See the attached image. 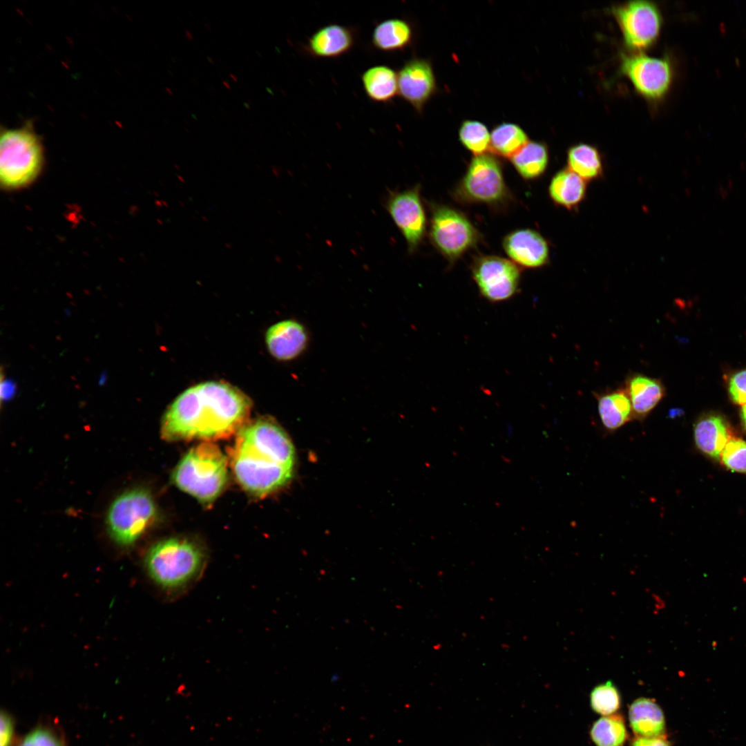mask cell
Here are the masks:
<instances>
[{"label": "cell", "mask_w": 746, "mask_h": 746, "mask_svg": "<svg viewBox=\"0 0 746 746\" xmlns=\"http://www.w3.org/2000/svg\"><path fill=\"white\" fill-rule=\"evenodd\" d=\"M363 90L372 102L388 104L399 95L398 75L386 65H376L367 68L361 76Z\"/></svg>", "instance_id": "obj_22"}, {"label": "cell", "mask_w": 746, "mask_h": 746, "mask_svg": "<svg viewBox=\"0 0 746 746\" xmlns=\"http://www.w3.org/2000/svg\"><path fill=\"white\" fill-rule=\"evenodd\" d=\"M728 392L734 403L742 405L746 403V369L737 371L730 376Z\"/></svg>", "instance_id": "obj_32"}, {"label": "cell", "mask_w": 746, "mask_h": 746, "mask_svg": "<svg viewBox=\"0 0 746 746\" xmlns=\"http://www.w3.org/2000/svg\"><path fill=\"white\" fill-rule=\"evenodd\" d=\"M629 718L637 736L655 737L664 735L665 719L660 706L652 699L640 698L630 706Z\"/></svg>", "instance_id": "obj_21"}, {"label": "cell", "mask_w": 746, "mask_h": 746, "mask_svg": "<svg viewBox=\"0 0 746 746\" xmlns=\"http://www.w3.org/2000/svg\"><path fill=\"white\" fill-rule=\"evenodd\" d=\"M250 399L222 381H207L182 392L166 410L161 435L167 441L226 439L247 423Z\"/></svg>", "instance_id": "obj_1"}, {"label": "cell", "mask_w": 746, "mask_h": 746, "mask_svg": "<svg viewBox=\"0 0 746 746\" xmlns=\"http://www.w3.org/2000/svg\"><path fill=\"white\" fill-rule=\"evenodd\" d=\"M720 460L727 469L746 474V442L734 436L725 446Z\"/></svg>", "instance_id": "obj_31"}, {"label": "cell", "mask_w": 746, "mask_h": 746, "mask_svg": "<svg viewBox=\"0 0 746 746\" xmlns=\"http://www.w3.org/2000/svg\"><path fill=\"white\" fill-rule=\"evenodd\" d=\"M621 72L630 80L641 95L651 100L662 98L672 80L670 62L664 58L649 57L641 53L624 55Z\"/></svg>", "instance_id": "obj_11"}, {"label": "cell", "mask_w": 746, "mask_h": 746, "mask_svg": "<svg viewBox=\"0 0 746 746\" xmlns=\"http://www.w3.org/2000/svg\"><path fill=\"white\" fill-rule=\"evenodd\" d=\"M156 507L151 495L136 488L124 492L111 504L106 524L111 537L128 546L135 542L153 523Z\"/></svg>", "instance_id": "obj_6"}, {"label": "cell", "mask_w": 746, "mask_h": 746, "mask_svg": "<svg viewBox=\"0 0 746 746\" xmlns=\"http://www.w3.org/2000/svg\"><path fill=\"white\" fill-rule=\"evenodd\" d=\"M399 95L419 113L437 91V82L431 62L414 57L397 71Z\"/></svg>", "instance_id": "obj_13"}, {"label": "cell", "mask_w": 746, "mask_h": 746, "mask_svg": "<svg viewBox=\"0 0 746 746\" xmlns=\"http://www.w3.org/2000/svg\"><path fill=\"white\" fill-rule=\"evenodd\" d=\"M145 564L151 577L167 591L182 589L200 574L204 554L195 542L170 537L158 542L148 551Z\"/></svg>", "instance_id": "obj_4"}, {"label": "cell", "mask_w": 746, "mask_h": 746, "mask_svg": "<svg viewBox=\"0 0 746 746\" xmlns=\"http://www.w3.org/2000/svg\"><path fill=\"white\" fill-rule=\"evenodd\" d=\"M229 455L238 482L254 496L275 492L292 478L294 446L285 430L271 417L247 422L237 433Z\"/></svg>", "instance_id": "obj_2"}, {"label": "cell", "mask_w": 746, "mask_h": 746, "mask_svg": "<svg viewBox=\"0 0 746 746\" xmlns=\"http://www.w3.org/2000/svg\"><path fill=\"white\" fill-rule=\"evenodd\" d=\"M630 398L633 419L642 421L666 395L661 380L640 373H631L625 379L624 387Z\"/></svg>", "instance_id": "obj_17"}, {"label": "cell", "mask_w": 746, "mask_h": 746, "mask_svg": "<svg viewBox=\"0 0 746 746\" xmlns=\"http://www.w3.org/2000/svg\"><path fill=\"white\" fill-rule=\"evenodd\" d=\"M459 140L475 155L487 153L490 149V133L487 126L477 120L462 122L459 128Z\"/></svg>", "instance_id": "obj_28"}, {"label": "cell", "mask_w": 746, "mask_h": 746, "mask_svg": "<svg viewBox=\"0 0 746 746\" xmlns=\"http://www.w3.org/2000/svg\"><path fill=\"white\" fill-rule=\"evenodd\" d=\"M42 149L28 127L7 130L0 142V179L6 189H18L32 182L42 165Z\"/></svg>", "instance_id": "obj_5"}, {"label": "cell", "mask_w": 746, "mask_h": 746, "mask_svg": "<svg viewBox=\"0 0 746 746\" xmlns=\"http://www.w3.org/2000/svg\"><path fill=\"white\" fill-rule=\"evenodd\" d=\"M224 84H225V86H227V87H228V88H230V87H229V85H228L227 84H226V82H224Z\"/></svg>", "instance_id": "obj_37"}, {"label": "cell", "mask_w": 746, "mask_h": 746, "mask_svg": "<svg viewBox=\"0 0 746 746\" xmlns=\"http://www.w3.org/2000/svg\"><path fill=\"white\" fill-rule=\"evenodd\" d=\"M671 742L664 735L655 737L637 736L631 746H671Z\"/></svg>", "instance_id": "obj_34"}, {"label": "cell", "mask_w": 746, "mask_h": 746, "mask_svg": "<svg viewBox=\"0 0 746 746\" xmlns=\"http://www.w3.org/2000/svg\"><path fill=\"white\" fill-rule=\"evenodd\" d=\"M733 437L729 422L721 414H703L694 425V439L697 448L714 459H720L725 446Z\"/></svg>", "instance_id": "obj_18"}, {"label": "cell", "mask_w": 746, "mask_h": 746, "mask_svg": "<svg viewBox=\"0 0 746 746\" xmlns=\"http://www.w3.org/2000/svg\"><path fill=\"white\" fill-rule=\"evenodd\" d=\"M265 341L273 357L279 361H288L303 353L308 345L309 336L302 323L289 319L269 327L265 334Z\"/></svg>", "instance_id": "obj_16"}, {"label": "cell", "mask_w": 746, "mask_h": 746, "mask_svg": "<svg viewBox=\"0 0 746 746\" xmlns=\"http://www.w3.org/2000/svg\"><path fill=\"white\" fill-rule=\"evenodd\" d=\"M740 416L743 428L746 432V403L742 405Z\"/></svg>", "instance_id": "obj_36"}, {"label": "cell", "mask_w": 746, "mask_h": 746, "mask_svg": "<svg viewBox=\"0 0 746 746\" xmlns=\"http://www.w3.org/2000/svg\"><path fill=\"white\" fill-rule=\"evenodd\" d=\"M591 737L597 746H622L628 737L623 717L618 714L602 717L593 724Z\"/></svg>", "instance_id": "obj_27"}, {"label": "cell", "mask_w": 746, "mask_h": 746, "mask_svg": "<svg viewBox=\"0 0 746 746\" xmlns=\"http://www.w3.org/2000/svg\"><path fill=\"white\" fill-rule=\"evenodd\" d=\"M528 141L527 134L519 125L503 122L491 131L490 149L497 155L510 159Z\"/></svg>", "instance_id": "obj_26"}, {"label": "cell", "mask_w": 746, "mask_h": 746, "mask_svg": "<svg viewBox=\"0 0 746 746\" xmlns=\"http://www.w3.org/2000/svg\"><path fill=\"white\" fill-rule=\"evenodd\" d=\"M0 723V746H16L15 722L11 714L1 710Z\"/></svg>", "instance_id": "obj_33"}, {"label": "cell", "mask_w": 746, "mask_h": 746, "mask_svg": "<svg viewBox=\"0 0 746 746\" xmlns=\"http://www.w3.org/2000/svg\"><path fill=\"white\" fill-rule=\"evenodd\" d=\"M568 169L584 180H592L603 173L602 160L598 150L593 146L580 143L569 148L567 152Z\"/></svg>", "instance_id": "obj_25"}, {"label": "cell", "mask_w": 746, "mask_h": 746, "mask_svg": "<svg viewBox=\"0 0 746 746\" xmlns=\"http://www.w3.org/2000/svg\"><path fill=\"white\" fill-rule=\"evenodd\" d=\"M471 271L479 293L490 302L504 301L519 292L521 270L512 260L480 256L473 261Z\"/></svg>", "instance_id": "obj_10"}, {"label": "cell", "mask_w": 746, "mask_h": 746, "mask_svg": "<svg viewBox=\"0 0 746 746\" xmlns=\"http://www.w3.org/2000/svg\"><path fill=\"white\" fill-rule=\"evenodd\" d=\"M356 38L357 31L354 27L329 23L312 33L301 49L314 58L335 59L350 52Z\"/></svg>", "instance_id": "obj_14"}, {"label": "cell", "mask_w": 746, "mask_h": 746, "mask_svg": "<svg viewBox=\"0 0 746 746\" xmlns=\"http://www.w3.org/2000/svg\"><path fill=\"white\" fill-rule=\"evenodd\" d=\"M586 182L568 168L559 171L552 178L548 193L556 204L573 209L584 199Z\"/></svg>", "instance_id": "obj_23"}, {"label": "cell", "mask_w": 746, "mask_h": 746, "mask_svg": "<svg viewBox=\"0 0 746 746\" xmlns=\"http://www.w3.org/2000/svg\"><path fill=\"white\" fill-rule=\"evenodd\" d=\"M16 392V385L12 381L4 379L3 370L1 373L0 398L1 403L11 399Z\"/></svg>", "instance_id": "obj_35"}, {"label": "cell", "mask_w": 746, "mask_h": 746, "mask_svg": "<svg viewBox=\"0 0 746 746\" xmlns=\"http://www.w3.org/2000/svg\"><path fill=\"white\" fill-rule=\"evenodd\" d=\"M503 247L511 260L526 268H538L547 264L549 247L546 239L530 229H517L508 233Z\"/></svg>", "instance_id": "obj_15"}, {"label": "cell", "mask_w": 746, "mask_h": 746, "mask_svg": "<svg viewBox=\"0 0 746 746\" xmlns=\"http://www.w3.org/2000/svg\"><path fill=\"white\" fill-rule=\"evenodd\" d=\"M590 700L592 709L603 716L613 714L620 706L619 691L611 681L596 686L591 693Z\"/></svg>", "instance_id": "obj_30"}, {"label": "cell", "mask_w": 746, "mask_h": 746, "mask_svg": "<svg viewBox=\"0 0 746 746\" xmlns=\"http://www.w3.org/2000/svg\"><path fill=\"white\" fill-rule=\"evenodd\" d=\"M413 39L414 30L410 23L403 18L392 17L376 23L370 42L374 49L392 53L408 48Z\"/></svg>", "instance_id": "obj_19"}, {"label": "cell", "mask_w": 746, "mask_h": 746, "mask_svg": "<svg viewBox=\"0 0 746 746\" xmlns=\"http://www.w3.org/2000/svg\"><path fill=\"white\" fill-rule=\"evenodd\" d=\"M227 479V459L220 448L210 442L191 449L178 463L173 482L181 490L209 505L220 495Z\"/></svg>", "instance_id": "obj_3"}, {"label": "cell", "mask_w": 746, "mask_h": 746, "mask_svg": "<svg viewBox=\"0 0 746 746\" xmlns=\"http://www.w3.org/2000/svg\"><path fill=\"white\" fill-rule=\"evenodd\" d=\"M386 206L409 250L414 251L421 242L426 229V216L419 186L390 193Z\"/></svg>", "instance_id": "obj_12"}, {"label": "cell", "mask_w": 746, "mask_h": 746, "mask_svg": "<svg viewBox=\"0 0 746 746\" xmlns=\"http://www.w3.org/2000/svg\"><path fill=\"white\" fill-rule=\"evenodd\" d=\"M429 236L434 247L452 262L474 247L479 239V232L466 216L443 205L432 209Z\"/></svg>", "instance_id": "obj_7"}, {"label": "cell", "mask_w": 746, "mask_h": 746, "mask_svg": "<svg viewBox=\"0 0 746 746\" xmlns=\"http://www.w3.org/2000/svg\"><path fill=\"white\" fill-rule=\"evenodd\" d=\"M602 425L614 432L633 419L632 405L624 388L595 394Z\"/></svg>", "instance_id": "obj_20"}, {"label": "cell", "mask_w": 746, "mask_h": 746, "mask_svg": "<svg viewBox=\"0 0 746 746\" xmlns=\"http://www.w3.org/2000/svg\"><path fill=\"white\" fill-rule=\"evenodd\" d=\"M16 746H66V738L59 724L47 720L36 725Z\"/></svg>", "instance_id": "obj_29"}, {"label": "cell", "mask_w": 746, "mask_h": 746, "mask_svg": "<svg viewBox=\"0 0 746 746\" xmlns=\"http://www.w3.org/2000/svg\"><path fill=\"white\" fill-rule=\"evenodd\" d=\"M510 160L523 178L533 180L540 177L546 170L548 164V149L542 142L528 141Z\"/></svg>", "instance_id": "obj_24"}, {"label": "cell", "mask_w": 746, "mask_h": 746, "mask_svg": "<svg viewBox=\"0 0 746 746\" xmlns=\"http://www.w3.org/2000/svg\"><path fill=\"white\" fill-rule=\"evenodd\" d=\"M613 13L624 42L631 50H646L656 41L662 19L658 6L653 2L629 1L615 7Z\"/></svg>", "instance_id": "obj_9"}, {"label": "cell", "mask_w": 746, "mask_h": 746, "mask_svg": "<svg viewBox=\"0 0 746 746\" xmlns=\"http://www.w3.org/2000/svg\"><path fill=\"white\" fill-rule=\"evenodd\" d=\"M463 202L497 204L508 196L500 162L489 153L475 155L457 188Z\"/></svg>", "instance_id": "obj_8"}]
</instances>
